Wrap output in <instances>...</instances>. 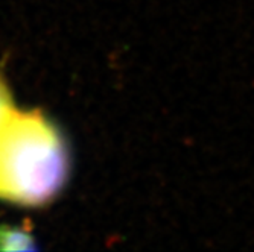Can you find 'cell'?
<instances>
[{
	"instance_id": "1",
	"label": "cell",
	"mask_w": 254,
	"mask_h": 252,
	"mask_svg": "<svg viewBox=\"0 0 254 252\" xmlns=\"http://www.w3.org/2000/svg\"><path fill=\"white\" fill-rule=\"evenodd\" d=\"M68 148L57 125L40 109H14L0 128V201L43 207L64 189Z\"/></svg>"
},
{
	"instance_id": "3",
	"label": "cell",
	"mask_w": 254,
	"mask_h": 252,
	"mask_svg": "<svg viewBox=\"0 0 254 252\" xmlns=\"http://www.w3.org/2000/svg\"><path fill=\"white\" fill-rule=\"evenodd\" d=\"M15 109L14 102H12V95L9 85L3 76V73L0 72V128L5 123V120L9 117V114Z\"/></svg>"
},
{
	"instance_id": "2",
	"label": "cell",
	"mask_w": 254,
	"mask_h": 252,
	"mask_svg": "<svg viewBox=\"0 0 254 252\" xmlns=\"http://www.w3.org/2000/svg\"><path fill=\"white\" fill-rule=\"evenodd\" d=\"M31 228L21 225H0V251H29L35 249Z\"/></svg>"
}]
</instances>
